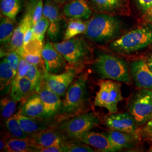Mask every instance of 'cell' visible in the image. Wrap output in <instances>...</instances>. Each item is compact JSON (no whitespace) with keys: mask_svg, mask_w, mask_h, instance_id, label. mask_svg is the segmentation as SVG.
<instances>
[{"mask_svg":"<svg viewBox=\"0 0 152 152\" xmlns=\"http://www.w3.org/2000/svg\"><path fill=\"white\" fill-rule=\"evenodd\" d=\"M1 12L4 16L7 17L13 20L22 9L21 0H1Z\"/></svg>","mask_w":152,"mask_h":152,"instance_id":"cell-25","label":"cell"},{"mask_svg":"<svg viewBox=\"0 0 152 152\" xmlns=\"http://www.w3.org/2000/svg\"><path fill=\"white\" fill-rule=\"evenodd\" d=\"M11 86L10 96L19 102L35 90L32 82L26 77L14 79L11 83Z\"/></svg>","mask_w":152,"mask_h":152,"instance_id":"cell-19","label":"cell"},{"mask_svg":"<svg viewBox=\"0 0 152 152\" xmlns=\"http://www.w3.org/2000/svg\"><path fill=\"white\" fill-rule=\"evenodd\" d=\"M88 97L87 78L82 75L68 88L59 112L64 115L78 112L86 103Z\"/></svg>","mask_w":152,"mask_h":152,"instance_id":"cell-5","label":"cell"},{"mask_svg":"<svg viewBox=\"0 0 152 152\" xmlns=\"http://www.w3.org/2000/svg\"><path fill=\"white\" fill-rule=\"evenodd\" d=\"M61 145H54L45 147L41 149L39 152H61Z\"/></svg>","mask_w":152,"mask_h":152,"instance_id":"cell-40","label":"cell"},{"mask_svg":"<svg viewBox=\"0 0 152 152\" xmlns=\"http://www.w3.org/2000/svg\"><path fill=\"white\" fill-rule=\"evenodd\" d=\"M26 14L31 16L33 25L43 15L44 3L42 0H27L26 5Z\"/></svg>","mask_w":152,"mask_h":152,"instance_id":"cell-28","label":"cell"},{"mask_svg":"<svg viewBox=\"0 0 152 152\" xmlns=\"http://www.w3.org/2000/svg\"><path fill=\"white\" fill-rule=\"evenodd\" d=\"M75 76L76 73L73 70L66 71L60 74L46 72L44 75V84L60 97H64Z\"/></svg>","mask_w":152,"mask_h":152,"instance_id":"cell-10","label":"cell"},{"mask_svg":"<svg viewBox=\"0 0 152 152\" xmlns=\"http://www.w3.org/2000/svg\"><path fill=\"white\" fill-rule=\"evenodd\" d=\"M33 22L31 16L26 14L19 25L14 30L10 41L11 49L16 51L23 47L24 37L28 29L32 27Z\"/></svg>","mask_w":152,"mask_h":152,"instance_id":"cell-18","label":"cell"},{"mask_svg":"<svg viewBox=\"0 0 152 152\" xmlns=\"http://www.w3.org/2000/svg\"><path fill=\"white\" fill-rule=\"evenodd\" d=\"M50 27L49 19L43 16L38 21L33 25L32 30L34 37L43 41L45 33L48 30Z\"/></svg>","mask_w":152,"mask_h":152,"instance_id":"cell-32","label":"cell"},{"mask_svg":"<svg viewBox=\"0 0 152 152\" xmlns=\"http://www.w3.org/2000/svg\"><path fill=\"white\" fill-rule=\"evenodd\" d=\"M44 104L38 95H34L25 103L20 114L32 118H41L44 117Z\"/></svg>","mask_w":152,"mask_h":152,"instance_id":"cell-22","label":"cell"},{"mask_svg":"<svg viewBox=\"0 0 152 152\" xmlns=\"http://www.w3.org/2000/svg\"><path fill=\"white\" fill-rule=\"evenodd\" d=\"M53 45L65 60L74 67L80 66L91 58V49L87 42L81 37L76 36Z\"/></svg>","mask_w":152,"mask_h":152,"instance_id":"cell-4","label":"cell"},{"mask_svg":"<svg viewBox=\"0 0 152 152\" xmlns=\"http://www.w3.org/2000/svg\"><path fill=\"white\" fill-rule=\"evenodd\" d=\"M128 109L139 126L145 125L152 117V91L141 88L131 96Z\"/></svg>","mask_w":152,"mask_h":152,"instance_id":"cell-7","label":"cell"},{"mask_svg":"<svg viewBox=\"0 0 152 152\" xmlns=\"http://www.w3.org/2000/svg\"><path fill=\"white\" fill-rule=\"evenodd\" d=\"M6 125L7 130L14 137L26 139L30 135L23 130L15 114L6 120Z\"/></svg>","mask_w":152,"mask_h":152,"instance_id":"cell-30","label":"cell"},{"mask_svg":"<svg viewBox=\"0 0 152 152\" xmlns=\"http://www.w3.org/2000/svg\"><path fill=\"white\" fill-rule=\"evenodd\" d=\"M15 76L16 75L6 59L5 58H4L0 64V86L1 91L8 87Z\"/></svg>","mask_w":152,"mask_h":152,"instance_id":"cell-27","label":"cell"},{"mask_svg":"<svg viewBox=\"0 0 152 152\" xmlns=\"http://www.w3.org/2000/svg\"><path fill=\"white\" fill-rule=\"evenodd\" d=\"M145 18L147 22L152 23V6L146 11Z\"/></svg>","mask_w":152,"mask_h":152,"instance_id":"cell-42","label":"cell"},{"mask_svg":"<svg viewBox=\"0 0 152 152\" xmlns=\"http://www.w3.org/2000/svg\"><path fill=\"white\" fill-rule=\"evenodd\" d=\"M43 15L50 22L48 30L49 37L52 41H55L60 34L61 18L59 7L54 0H45Z\"/></svg>","mask_w":152,"mask_h":152,"instance_id":"cell-12","label":"cell"},{"mask_svg":"<svg viewBox=\"0 0 152 152\" xmlns=\"http://www.w3.org/2000/svg\"><path fill=\"white\" fill-rule=\"evenodd\" d=\"M112 145L118 151L123 148H135L139 141V135L126 133L118 131H109L106 135Z\"/></svg>","mask_w":152,"mask_h":152,"instance_id":"cell-17","label":"cell"},{"mask_svg":"<svg viewBox=\"0 0 152 152\" xmlns=\"http://www.w3.org/2000/svg\"><path fill=\"white\" fill-rule=\"evenodd\" d=\"M87 27V22L81 20L71 19L68 23L64 36V41L73 38L77 36L85 33Z\"/></svg>","mask_w":152,"mask_h":152,"instance_id":"cell-26","label":"cell"},{"mask_svg":"<svg viewBox=\"0 0 152 152\" xmlns=\"http://www.w3.org/2000/svg\"><path fill=\"white\" fill-rule=\"evenodd\" d=\"M15 114L23 130L30 135L48 129L46 124L37 118L25 116L19 113Z\"/></svg>","mask_w":152,"mask_h":152,"instance_id":"cell-24","label":"cell"},{"mask_svg":"<svg viewBox=\"0 0 152 152\" xmlns=\"http://www.w3.org/2000/svg\"><path fill=\"white\" fill-rule=\"evenodd\" d=\"M38 95L44 104L45 112L44 117L50 118L55 116L60 111L61 101L60 97L55 92L53 91L44 84L38 89Z\"/></svg>","mask_w":152,"mask_h":152,"instance_id":"cell-14","label":"cell"},{"mask_svg":"<svg viewBox=\"0 0 152 152\" xmlns=\"http://www.w3.org/2000/svg\"><path fill=\"white\" fill-rule=\"evenodd\" d=\"M31 137L40 150L45 147L60 145L61 143V137L59 134L53 130L46 129L39 131Z\"/></svg>","mask_w":152,"mask_h":152,"instance_id":"cell-20","label":"cell"},{"mask_svg":"<svg viewBox=\"0 0 152 152\" xmlns=\"http://www.w3.org/2000/svg\"><path fill=\"white\" fill-rule=\"evenodd\" d=\"M63 12L70 19L85 20L90 18L92 10L85 0H72L63 7Z\"/></svg>","mask_w":152,"mask_h":152,"instance_id":"cell-16","label":"cell"},{"mask_svg":"<svg viewBox=\"0 0 152 152\" xmlns=\"http://www.w3.org/2000/svg\"><path fill=\"white\" fill-rule=\"evenodd\" d=\"M152 44V28L142 27L131 30L113 41L110 48L116 53L129 54Z\"/></svg>","mask_w":152,"mask_h":152,"instance_id":"cell-3","label":"cell"},{"mask_svg":"<svg viewBox=\"0 0 152 152\" xmlns=\"http://www.w3.org/2000/svg\"><path fill=\"white\" fill-rule=\"evenodd\" d=\"M149 152H152V146L151 147V148L150 149V151H149Z\"/></svg>","mask_w":152,"mask_h":152,"instance_id":"cell-46","label":"cell"},{"mask_svg":"<svg viewBox=\"0 0 152 152\" xmlns=\"http://www.w3.org/2000/svg\"><path fill=\"white\" fill-rule=\"evenodd\" d=\"M122 29V24L119 19L109 14H100L93 16L87 22L85 34L91 41L103 44L117 38Z\"/></svg>","mask_w":152,"mask_h":152,"instance_id":"cell-1","label":"cell"},{"mask_svg":"<svg viewBox=\"0 0 152 152\" xmlns=\"http://www.w3.org/2000/svg\"><path fill=\"white\" fill-rule=\"evenodd\" d=\"M94 69L102 79L111 80L127 84L131 82L127 62L112 55H100L94 63Z\"/></svg>","mask_w":152,"mask_h":152,"instance_id":"cell-2","label":"cell"},{"mask_svg":"<svg viewBox=\"0 0 152 152\" xmlns=\"http://www.w3.org/2000/svg\"><path fill=\"white\" fill-rule=\"evenodd\" d=\"M5 58L7 61V62L9 63V65H10L14 73L16 75L18 67L21 56L15 51H13L7 55L6 56Z\"/></svg>","mask_w":152,"mask_h":152,"instance_id":"cell-36","label":"cell"},{"mask_svg":"<svg viewBox=\"0 0 152 152\" xmlns=\"http://www.w3.org/2000/svg\"><path fill=\"white\" fill-rule=\"evenodd\" d=\"M130 73L137 87L152 90V71L145 60L138 59L131 62Z\"/></svg>","mask_w":152,"mask_h":152,"instance_id":"cell-11","label":"cell"},{"mask_svg":"<svg viewBox=\"0 0 152 152\" xmlns=\"http://www.w3.org/2000/svg\"><path fill=\"white\" fill-rule=\"evenodd\" d=\"M6 151L9 152H39L40 149L32 137L26 139L12 138L6 142Z\"/></svg>","mask_w":152,"mask_h":152,"instance_id":"cell-23","label":"cell"},{"mask_svg":"<svg viewBox=\"0 0 152 152\" xmlns=\"http://www.w3.org/2000/svg\"><path fill=\"white\" fill-rule=\"evenodd\" d=\"M105 123L112 130L136 135L140 134L139 125L130 113L109 114L105 117Z\"/></svg>","mask_w":152,"mask_h":152,"instance_id":"cell-9","label":"cell"},{"mask_svg":"<svg viewBox=\"0 0 152 152\" xmlns=\"http://www.w3.org/2000/svg\"><path fill=\"white\" fill-rule=\"evenodd\" d=\"M77 139L85 144L97 149L101 152L118 151L112 145L107 136L101 133L88 131Z\"/></svg>","mask_w":152,"mask_h":152,"instance_id":"cell-15","label":"cell"},{"mask_svg":"<svg viewBox=\"0 0 152 152\" xmlns=\"http://www.w3.org/2000/svg\"><path fill=\"white\" fill-rule=\"evenodd\" d=\"M91 7L103 13H116L124 9L126 0H89Z\"/></svg>","mask_w":152,"mask_h":152,"instance_id":"cell-21","label":"cell"},{"mask_svg":"<svg viewBox=\"0 0 152 152\" xmlns=\"http://www.w3.org/2000/svg\"><path fill=\"white\" fill-rule=\"evenodd\" d=\"M26 77L32 82L35 90L37 91L41 85L42 79H44V76L42 77L38 70V66L31 63L30 68Z\"/></svg>","mask_w":152,"mask_h":152,"instance_id":"cell-33","label":"cell"},{"mask_svg":"<svg viewBox=\"0 0 152 152\" xmlns=\"http://www.w3.org/2000/svg\"><path fill=\"white\" fill-rule=\"evenodd\" d=\"M139 9L143 12L146 11L152 6V0H135Z\"/></svg>","mask_w":152,"mask_h":152,"instance_id":"cell-38","label":"cell"},{"mask_svg":"<svg viewBox=\"0 0 152 152\" xmlns=\"http://www.w3.org/2000/svg\"><path fill=\"white\" fill-rule=\"evenodd\" d=\"M30 63L21 57L18 67L16 76L14 79H18L23 77H26L30 68Z\"/></svg>","mask_w":152,"mask_h":152,"instance_id":"cell-37","label":"cell"},{"mask_svg":"<svg viewBox=\"0 0 152 152\" xmlns=\"http://www.w3.org/2000/svg\"><path fill=\"white\" fill-rule=\"evenodd\" d=\"M85 144H64L61 145V152H95L90 146Z\"/></svg>","mask_w":152,"mask_h":152,"instance_id":"cell-34","label":"cell"},{"mask_svg":"<svg viewBox=\"0 0 152 152\" xmlns=\"http://www.w3.org/2000/svg\"><path fill=\"white\" fill-rule=\"evenodd\" d=\"M142 133L146 138L152 141V117L151 119L143 128Z\"/></svg>","mask_w":152,"mask_h":152,"instance_id":"cell-39","label":"cell"},{"mask_svg":"<svg viewBox=\"0 0 152 152\" xmlns=\"http://www.w3.org/2000/svg\"><path fill=\"white\" fill-rule=\"evenodd\" d=\"M42 56L46 73L58 74L64 69L66 60L50 41H48L44 46Z\"/></svg>","mask_w":152,"mask_h":152,"instance_id":"cell-13","label":"cell"},{"mask_svg":"<svg viewBox=\"0 0 152 152\" xmlns=\"http://www.w3.org/2000/svg\"><path fill=\"white\" fill-rule=\"evenodd\" d=\"M14 20L4 16L0 24V42L1 44H5L11 41L14 32Z\"/></svg>","mask_w":152,"mask_h":152,"instance_id":"cell-29","label":"cell"},{"mask_svg":"<svg viewBox=\"0 0 152 152\" xmlns=\"http://www.w3.org/2000/svg\"><path fill=\"white\" fill-rule=\"evenodd\" d=\"M56 3L58 4H66L69 2H70L72 0H54Z\"/></svg>","mask_w":152,"mask_h":152,"instance_id":"cell-45","label":"cell"},{"mask_svg":"<svg viewBox=\"0 0 152 152\" xmlns=\"http://www.w3.org/2000/svg\"><path fill=\"white\" fill-rule=\"evenodd\" d=\"M100 123L97 114L92 112L77 115L71 119L65 121L60 126L61 130L70 137L78 139Z\"/></svg>","mask_w":152,"mask_h":152,"instance_id":"cell-8","label":"cell"},{"mask_svg":"<svg viewBox=\"0 0 152 152\" xmlns=\"http://www.w3.org/2000/svg\"><path fill=\"white\" fill-rule=\"evenodd\" d=\"M6 143L5 142V141L4 140H1L0 141V150L1 151L6 150Z\"/></svg>","mask_w":152,"mask_h":152,"instance_id":"cell-44","label":"cell"},{"mask_svg":"<svg viewBox=\"0 0 152 152\" xmlns=\"http://www.w3.org/2000/svg\"><path fill=\"white\" fill-rule=\"evenodd\" d=\"M34 38L33 32L32 28H30L28 29L27 32L26 33L24 37V45H26L28 44L30 41H31Z\"/></svg>","mask_w":152,"mask_h":152,"instance_id":"cell-41","label":"cell"},{"mask_svg":"<svg viewBox=\"0 0 152 152\" xmlns=\"http://www.w3.org/2000/svg\"><path fill=\"white\" fill-rule=\"evenodd\" d=\"M19 101L10 96H6L1 100V113L4 119H8L14 115Z\"/></svg>","mask_w":152,"mask_h":152,"instance_id":"cell-31","label":"cell"},{"mask_svg":"<svg viewBox=\"0 0 152 152\" xmlns=\"http://www.w3.org/2000/svg\"><path fill=\"white\" fill-rule=\"evenodd\" d=\"M146 61H147V64L148 65L149 68L152 71V53L147 57Z\"/></svg>","mask_w":152,"mask_h":152,"instance_id":"cell-43","label":"cell"},{"mask_svg":"<svg viewBox=\"0 0 152 152\" xmlns=\"http://www.w3.org/2000/svg\"><path fill=\"white\" fill-rule=\"evenodd\" d=\"M98 85L99 89L95 98V106L107 109L109 114L117 113L118 104L124 100L121 83L111 80H102Z\"/></svg>","mask_w":152,"mask_h":152,"instance_id":"cell-6","label":"cell"},{"mask_svg":"<svg viewBox=\"0 0 152 152\" xmlns=\"http://www.w3.org/2000/svg\"><path fill=\"white\" fill-rule=\"evenodd\" d=\"M16 52L23 59L33 65H36L37 66H38V65H40L42 63L43 58L42 55L30 54L23 51L21 50H18Z\"/></svg>","mask_w":152,"mask_h":152,"instance_id":"cell-35","label":"cell"}]
</instances>
